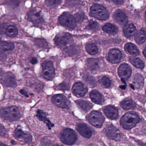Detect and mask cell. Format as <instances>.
Returning <instances> with one entry per match:
<instances>
[{
	"label": "cell",
	"instance_id": "1",
	"mask_svg": "<svg viewBox=\"0 0 146 146\" xmlns=\"http://www.w3.org/2000/svg\"><path fill=\"white\" fill-rule=\"evenodd\" d=\"M1 115L5 120L10 122L17 121L21 117L20 111L15 106L7 107L1 108Z\"/></svg>",
	"mask_w": 146,
	"mask_h": 146
},
{
	"label": "cell",
	"instance_id": "2",
	"mask_svg": "<svg viewBox=\"0 0 146 146\" xmlns=\"http://www.w3.org/2000/svg\"><path fill=\"white\" fill-rule=\"evenodd\" d=\"M140 118L137 113L133 112L125 114L120 119V124L122 127L126 129L133 128L139 122Z\"/></svg>",
	"mask_w": 146,
	"mask_h": 146
},
{
	"label": "cell",
	"instance_id": "3",
	"mask_svg": "<svg viewBox=\"0 0 146 146\" xmlns=\"http://www.w3.org/2000/svg\"><path fill=\"white\" fill-rule=\"evenodd\" d=\"M77 135L72 129L66 128L63 130L60 135L62 142L66 145H72L74 144L77 140Z\"/></svg>",
	"mask_w": 146,
	"mask_h": 146
},
{
	"label": "cell",
	"instance_id": "4",
	"mask_svg": "<svg viewBox=\"0 0 146 146\" xmlns=\"http://www.w3.org/2000/svg\"><path fill=\"white\" fill-rule=\"evenodd\" d=\"M90 13L91 16L99 20H106L109 17L106 9L102 6L97 4H95L91 7Z\"/></svg>",
	"mask_w": 146,
	"mask_h": 146
},
{
	"label": "cell",
	"instance_id": "5",
	"mask_svg": "<svg viewBox=\"0 0 146 146\" xmlns=\"http://www.w3.org/2000/svg\"><path fill=\"white\" fill-rule=\"evenodd\" d=\"M88 119L92 125L96 128H100L105 120V118L100 112L93 111L88 115Z\"/></svg>",
	"mask_w": 146,
	"mask_h": 146
},
{
	"label": "cell",
	"instance_id": "6",
	"mask_svg": "<svg viewBox=\"0 0 146 146\" xmlns=\"http://www.w3.org/2000/svg\"><path fill=\"white\" fill-rule=\"evenodd\" d=\"M59 21L62 25L68 29H74L76 26V18L69 13L62 14L59 17Z\"/></svg>",
	"mask_w": 146,
	"mask_h": 146
},
{
	"label": "cell",
	"instance_id": "7",
	"mask_svg": "<svg viewBox=\"0 0 146 146\" xmlns=\"http://www.w3.org/2000/svg\"><path fill=\"white\" fill-rule=\"evenodd\" d=\"M52 101L57 106L60 108L68 109L70 106V101L63 94L55 95L52 98Z\"/></svg>",
	"mask_w": 146,
	"mask_h": 146
},
{
	"label": "cell",
	"instance_id": "8",
	"mask_svg": "<svg viewBox=\"0 0 146 146\" xmlns=\"http://www.w3.org/2000/svg\"><path fill=\"white\" fill-rule=\"evenodd\" d=\"M72 40V36L69 33H61L55 37V42L58 46L64 47L70 44Z\"/></svg>",
	"mask_w": 146,
	"mask_h": 146
},
{
	"label": "cell",
	"instance_id": "9",
	"mask_svg": "<svg viewBox=\"0 0 146 146\" xmlns=\"http://www.w3.org/2000/svg\"><path fill=\"white\" fill-rule=\"evenodd\" d=\"M42 74L47 80L51 81L53 79L54 76V66L52 61H47L43 64L42 65Z\"/></svg>",
	"mask_w": 146,
	"mask_h": 146
},
{
	"label": "cell",
	"instance_id": "10",
	"mask_svg": "<svg viewBox=\"0 0 146 146\" xmlns=\"http://www.w3.org/2000/svg\"><path fill=\"white\" fill-rule=\"evenodd\" d=\"M1 83L6 87L13 88L17 85L16 77L11 72H6L1 75Z\"/></svg>",
	"mask_w": 146,
	"mask_h": 146
},
{
	"label": "cell",
	"instance_id": "11",
	"mask_svg": "<svg viewBox=\"0 0 146 146\" xmlns=\"http://www.w3.org/2000/svg\"><path fill=\"white\" fill-rule=\"evenodd\" d=\"M14 135L17 138L26 143H30L32 142V136L31 134L27 131H23L19 126L16 128L14 131Z\"/></svg>",
	"mask_w": 146,
	"mask_h": 146
},
{
	"label": "cell",
	"instance_id": "12",
	"mask_svg": "<svg viewBox=\"0 0 146 146\" xmlns=\"http://www.w3.org/2000/svg\"><path fill=\"white\" fill-rule=\"evenodd\" d=\"M14 48V45L9 41H1V59L4 61L7 58V53L13 51Z\"/></svg>",
	"mask_w": 146,
	"mask_h": 146
},
{
	"label": "cell",
	"instance_id": "13",
	"mask_svg": "<svg viewBox=\"0 0 146 146\" xmlns=\"http://www.w3.org/2000/svg\"><path fill=\"white\" fill-rule=\"evenodd\" d=\"M29 19L35 24L41 25L44 23V19L40 11L38 10H31L28 15Z\"/></svg>",
	"mask_w": 146,
	"mask_h": 146
},
{
	"label": "cell",
	"instance_id": "14",
	"mask_svg": "<svg viewBox=\"0 0 146 146\" xmlns=\"http://www.w3.org/2000/svg\"><path fill=\"white\" fill-rule=\"evenodd\" d=\"M88 90L86 86L80 82L74 84L72 88V92L74 95L79 97L84 96L87 94Z\"/></svg>",
	"mask_w": 146,
	"mask_h": 146
},
{
	"label": "cell",
	"instance_id": "15",
	"mask_svg": "<svg viewBox=\"0 0 146 146\" xmlns=\"http://www.w3.org/2000/svg\"><path fill=\"white\" fill-rule=\"evenodd\" d=\"M106 133L108 137L113 140H120L121 137L120 131L111 125H108L105 129Z\"/></svg>",
	"mask_w": 146,
	"mask_h": 146
},
{
	"label": "cell",
	"instance_id": "16",
	"mask_svg": "<svg viewBox=\"0 0 146 146\" xmlns=\"http://www.w3.org/2000/svg\"><path fill=\"white\" fill-rule=\"evenodd\" d=\"M118 72L121 79L128 80L131 76V69L127 64H123L119 67Z\"/></svg>",
	"mask_w": 146,
	"mask_h": 146
},
{
	"label": "cell",
	"instance_id": "17",
	"mask_svg": "<svg viewBox=\"0 0 146 146\" xmlns=\"http://www.w3.org/2000/svg\"><path fill=\"white\" fill-rule=\"evenodd\" d=\"M77 130L79 134L86 138H90L92 135V131L90 128L84 123H79L76 126Z\"/></svg>",
	"mask_w": 146,
	"mask_h": 146
},
{
	"label": "cell",
	"instance_id": "18",
	"mask_svg": "<svg viewBox=\"0 0 146 146\" xmlns=\"http://www.w3.org/2000/svg\"><path fill=\"white\" fill-rule=\"evenodd\" d=\"M114 20L120 25H125L128 23V17L123 11L117 10L113 15Z\"/></svg>",
	"mask_w": 146,
	"mask_h": 146
},
{
	"label": "cell",
	"instance_id": "19",
	"mask_svg": "<svg viewBox=\"0 0 146 146\" xmlns=\"http://www.w3.org/2000/svg\"><path fill=\"white\" fill-rule=\"evenodd\" d=\"M122 58V54L117 49H112L109 51L108 53V59L113 64L119 63Z\"/></svg>",
	"mask_w": 146,
	"mask_h": 146
},
{
	"label": "cell",
	"instance_id": "20",
	"mask_svg": "<svg viewBox=\"0 0 146 146\" xmlns=\"http://www.w3.org/2000/svg\"><path fill=\"white\" fill-rule=\"evenodd\" d=\"M103 111L106 116L110 119H116L118 117L119 112L117 109L113 106L106 107L103 109Z\"/></svg>",
	"mask_w": 146,
	"mask_h": 146
},
{
	"label": "cell",
	"instance_id": "21",
	"mask_svg": "<svg viewBox=\"0 0 146 146\" xmlns=\"http://www.w3.org/2000/svg\"><path fill=\"white\" fill-rule=\"evenodd\" d=\"M36 116L40 121L46 123L49 129L51 130L52 128L54 126V124L51 123V121L48 118L47 113L42 110L40 109L37 110Z\"/></svg>",
	"mask_w": 146,
	"mask_h": 146
},
{
	"label": "cell",
	"instance_id": "22",
	"mask_svg": "<svg viewBox=\"0 0 146 146\" xmlns=\"http://www.w3.org/2000/svg\"><path fill=\"white\" fill-rule=\"evenodd\" d=\"M136 29L134 25L131 23L127 24L123 28V32L127 38L133 37L136 33Z\"/></svg>",
	"mask_w": 146,
	"mask_h": 146
},
{
	"label": "cell",
	"instance_id": "23",
	"mask_svg": "<svg viewBox=\"0 0 146 146\" xmlns=\"http://www.w3.org/2000/svg\"><path fill=\"white\" fill-rule=\"evenodd\" d=\"M135 40L139 44L145 42L146 40V29L142 28L135 34Z\"/></svg>",
	"mask_w": 146,
	"mask_h": 146
},
{
	"label": "cell",
	"instance_id": "24",
	"mask_svg": "<svg viewBox=\"0 0 146 146\" xmlns=\"http://www.w3.org/2000/svg\"><path fill=\"white\" fill-rule=\"evenodd\" d=\"M75 102L80 109L85 112L89 111L93 107L92 104L90 102L84 100H78Z\"/></svg>",
	"mask_w": 146,
	"mask_h": 146
},
{
	"label": "cell",
	"instance_id": "25",
	"mask_svg": "<svg viewBox=\"0 0 146 146\" xmlns=\"http://www.w3.org/2000/svg\"><path fill=\"white\" fill-rule=\"evenodd\" d=\"M87 66L90 70H96L100 67V60L97 59L89 58L87 60Z\"/></svg>",
	"mask_w": 146,
	"mask_h": 146
},
{
	"label": "cell",
	"instance_id": "26",
	"mask_svg": "<svg viewBox=\"0 0 146 146\" xmlns=\"http://www.w3.org/2000/svg\"><path fill=\"white\" fill-rule=\"evenodd\" d=\"M125 50L133 56H137L140 54V51L134 44L131 43L126 44L125 46Z\"/></svg>",
	"mask_w": 146,
	"mask_h": 146
},
{
	"label": "cell",
	"instance_id": "27",
	"mask_svg": "<svg viewBox=\"0 0 146 146\" xmlns=\"http://www.w3.org/2000/svg\"><path fill=\"white\" fill-rule=\"evenodd\" d=\"M18 34V30L17 28L14 25L8 24L7 28L5 35L9 37L14 38L17 36Z\"/></svg>",
	"mask_w": 146,
	"mask_h": 146
},
{
	"label": "cell",
	"instance_id": "28",
	"mask_svg": "<svg viewBox=\"0 0 146 146\" xmlns=\"http://www.w3.org/2000/svg\"><path fill=\"white\" fill-rule=\"evenodd\" d=\"M102 30L106 33L110 35H114L117 34L118 31L116 26L110 23H108L105 25L102 28Z\"/></svg>",
	"mask_w": 146,
	"mask_h": 146
},
{
	"label": "cell",
	"instance_id": "29",
	"mask_svg": "<svg viewBox=\"0 0 146 146\" xmlns=\"http://www.w3.org/2000/svg\"><path fill=\"white\" fill-rule=\"evenodd\" d=\"M90 97L92 101L96 104H99L101 102L102 97L101 94L97 90L91 91L90 94Z\"/></svg>",
	"mask_w": 146,
	"mask_h": 146
},
{
	"label": "cell",
	"instance_id": "30",
	"mask_svg": "<svg viewBox=\"0 0 146 146\" xmlns=\"http://www.w3.org/2000/svg\"><path fill=\"white\" fill-rule=\"evenodd\" d=\"M121 106L125 110L134 109L136 107L135 102L130 99L125 100L121 103Z\"/></svg>",
	"mask_w": 146,
	"mask_h": 146
},
{
	"label": "cell",
	"instance_id": "31",
	"mask_svg": "<svg viewBox=\"0 0 146 146\" xmlns=\"http://www.w3.org/2000/svg\"><path fill=\"white\" fill-rule=\"evenodd\" d=\"M129 61L134 66L138 69H142L144 67V63L139 58H130Z\"/></svg>",
	"mask_w": 146,
	"mask_h": 146
},
{
	"label": "cell",
	"instance_id": "32",
	"mask_svg": "<svg viewBox=\"0 0 146 146\" xmlns=\"http://www.w3.org/2000/svg\"><path fill=\"white\" fill-rule=\"evenodd\" d=\"M86 49L88 53L90 55H94L98 52V48L97 46L94 43H89L86 46Z\"/></svg>",
	"mask_w": 146,
	"mask_h": 146
},
{
	"label": "cell",
	"instance_id": "33",
	"mask_svg": "<svg viewBox=\"0 0 146 146\" xmlns=\"http://www.w3.org/2000/svg\"><path fill=\"white\" fill-rule=\"evenodd\" d=\"M133 82L137 88H140L143 85V78L140 74H137L134 76Z\"/></svg>",
	"mask_w": 146,
	"mask_h": 146
},
{
	"label": "cell",
	"instance_id": "34",
	"mask_svg": "<svg viewBox=\"0 0 146 146\" xmlns=\"http://www.w3.org/2000/svg\"><path fill=\"white\" fill-rule=\"evenodd\" d=\"M62 0H46V3L50 7H57L61 3Z\"/></svg>",
	"mask_w": 146,
	"mask_h": 146
},
{
	"label": "cell",
	"instance_id": "35",
	"mask_svg": "<svg viewBox=\"0 0 146 146\" xmlns=\"http://www.w3.org/2000/svg\"><path fill=\"white\" fill-rule=\"evenodd\" d=\"M100 83L102 86L105 88H109L111 84V82L108 78L104 76L100 80Z\"/></svg>",
	"mask_w": 146,
	"mask_h": 146
},
{
	"label": "cell",
	"instance_id": "36",
	"mask_svg": "<svg viewBox=\"0 0 146 146\" xmlns=\"http://www.w3.org/2000/svg\"><path fill=\"white\" fill-rule=\"evenodd\" d=\"M87 28L91 31H95L98 29L99 25L97 22L93 20H90L88 23Z\"/></svg>",
	"mask_w": 146,
	"mask_h": 146
},
{
	"label": "cell",
	"instance_id": "37",
	"mask_svg": "<svg viewBox=\"0 0 146 146\" xmlns=\"http://www.w3.org/2000/svg\"><path fill=\"white\" fill-rule=\"evenodd\" d=\"M36 44L40 47L42 48H48V44L46 42L42 39H37L35 40Z\"/></svg>",
	"mask_w": 146,
	"mask_h": 146
},
{
	"label": "cell",
	"instance_id": "38",
	"mask_svg": "<svg viewBox=\"0 0 146 146\" xmlns=\"http://www.w3.org/2000/svg\"><path fill=\"white\" fill-rule=\"evenodd\" d=\"M78 49L76 47H70L68 48L66 50V53L69 55L71 56H73L75 55L76 54L78 53Z\"/></svg>",
	"mask_w": 146,
	"mask_h": 146
},
{
	"label": "cell",
	"instance_id": "39",
	"mask_svg": "<svg viewBox=\"0 0 146 146\" xmlns=\"http://www.w3.org/2000/svg\"><path fill=\"white\" fill-rule=\"evenodd\" d=\"M85 82L88 84V85L91 86H94L96 84L95 80L93 77L89 76H86L84 77Z\"/></svg>",
	"mask_w": 146,
	"mask_h": 146
},
{
	"label": "cell",
	"instance_id": "40",
	"mask_svg": "<svg viewBox=\"0 0 146 146\" xmlns=\"http://www.w3.org/2000/svg\"><path fill=\"white\" fill-rule=\"evenodd\" d=\"M85 16L83 13L79 12L76 14L75 18L77 22H81L85 19Z\"/></svg>",
	"mask_w": 146,
	"mask_h": 146
},
{
	"label": "cell",
	"instance_id": "41",
	"mask_svg": "<svg viewBox=\"0 0 146 146\" xmlns=\"http://www.w3.org/2000/svg\"><path fill=\"white\" fill-rule=\"evenodd\" d=\"M8 24L7 23H3L1 25V35H5L6 30L8 26Z\"/></svg>",
	"mask_w": 146,
	"mask_h": 146
},
{
	"label": "cell",
	"instance_id": "42",
	"mask_svg": "<svg viewBox=\"0 0 146 146\" xmlns=\"http://www.w3.org/2000/svg\"><path fill=\"white\" fill-rule=\"evenodd\" d=\"M59 88L62 90H68L70 88V86L68 85V84L65 83H63L61 84L59 86Z\"/></svg>",
	"mask_w": 146,
	"mask_h": 146
},
{
	"label": "cell",
	"instance_id": "43",
	"mask_svg": "<svg viewBox=\"0 0 146 146\" xmlns=\"http://www.w3.org/2000/svg\"><path fill=\"white\" fill-rule=\"evenodd\" d=\"M6 134V131L5 129L3 126V125L1 124V136H5Z\"/></svg>",
	"mask_w": 146,
	"mask_h": 146
},
{
	"label": "cell",
	"instance_id": "44",
	"mask_svg": "<svg viewBox=\"0 0 146 146\" xmlns=\"http://www.w3.org/2000/svg\"><path fill=\"white\" fill-rule=\"evenodd\" d=\"M42 144V145H51L52 143H51V141H49L48 139H43L41 142Z\"/></svg>",
	"mask_w": 146,
	"mask_h": 146
},
{
	"label": "cell",
	"instance_id": "45",
	"mask_svg": "<svg viewBox=\"0 0 146 146\" xmlns=\"http://www.w3.org/2000/svg\"><path fill=\"white\" fill-rule=\"evenodd\" d=\"M20 93H21V94H22V95H23L26 96V97H29V94H28V92H27V91L25 90H20Z\"/></svg>",
	"mask_w": 146,
	"mask_h": 146
},
{
	"label": "cell",
	"instance_id": "46",
	"mask_svg": "<svg viewBox=\"0 0 146 146\" xmlns=\"http://www.w3.org/2000/svg\"><path fill=\"white\" fill-rule=\"evenodd\" d=\"M112 1L117 5H121L124 3V0H112Z\"/></svg>",
	"mask_w": 146,
	"mask_h": 146
},
{
	"label": "cell",
	"instance_id": "47",
	"mask_svg": "<svg viewBox=\"0 0 146 146\" xmlns=\"http://www.w3.org/2000/svg\"><path fill=\"white\" fill-rule=\"evenodd\" d=\"M37 62H38V61H37V59L35 58H32L31 60V63L33 65L36 64H37Z\"/></svg>",
	"mask_w": 146,
	"mask_h": 146
},
{
	"label": "cell",
	"instance_id": "48",
	"mask_svg": "<svg viewBox=\"0 0 146 146\" xmlns=\"http://www.w3.org/2000/svg\"><path fill=\"white\" fill-rule=\"evenodd\" d=\"M143 54L144 55V57L146 58V46L145 47V48H144V50H143Z\"/></svg>",
	"mask_w": 146,
	"mask_h": 146
},
{
	"label": "cell",
	"instance_id": "49",
	"mask_svg": "<svg viewBox=\"0 0 146 146\" xmlns=\"http://www.w3.org/2000/svg\"><path fill=\"white\" fill-rule=\"evenodd\" d=\"M69 1H73V2H75V1H78L80 0H69Z\"/></svg>",
	"mask_w": 146,
	"mask_h": 146
},
{
	"label": "cell",
	"instance_id": "50",
	"mask_svg": "<svg viewBox=\"0 0 146 146\" xmlns=\"http://www.w3.org/2000/svg\"><path fill=\"white\" fill-rule=\"evenodd\" d=\"M15 141H11V143H12L13 144H15L16 143H15Z\"/></svg>",
	"mask_w": 146,
	"mask_h": 146
},
{
	"label": "cell",
	"instance_id": "51",
	"mask_svg": "<svg viewBox=\"0 0 146 146\" xmlns=\"http://www.w3.org/2000/svg\"><path fill=\"white\" fill-rule=\"evenodd\" d=\"M145 19H146V13H145Z\"/></svg>",
	"mask_w": 146,
	"mask_h": 146
},
{
	"label": "cell",
	"instance_id": "52",
	"mask_svg": "<svg viewBox=\"0 0 146 146\" xmlns=\"http://www.w3.org/2000/svg\"><path fill=\"white\" fill-rule=\"evenodd\" d=\"M94 1H98L99 0H94Z\"/></svg>",
	"mask_w": 146,
	"mask_h": 146
}]
</instances>
